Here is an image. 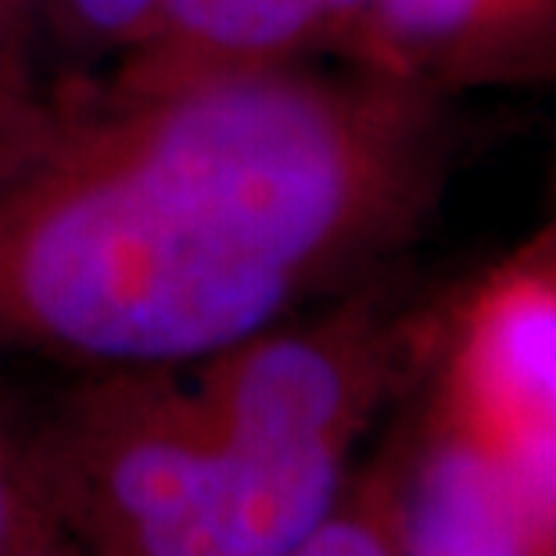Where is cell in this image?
<instances>
[{"mask_svg": "<svg viewBox=\"0 0 556 556\" xmlns=\"http://www.w3.org/2000/svg\"><path fill=\"white\" fill-rule=\"evenodd\" d=\"M402 109L173 58L0 140V356L176 370L283 324L406 191Z\"/></svg>", "mask_w": 556, "mask_h": 556, "instance_id": "cell-1", "label": "cell"}, {"mask_svg": "<svg viewBox=\"0 0 556 556\" xmlns=\"http://www.w3.org/2000/svg\"><path fill=\"white\" fill-rule=\"evenodd\" d=\"M374 363L338 327H274L176 370L83 374L33 424L68 556H288L345 495Z\"/></svg>", "mask_w": 556, "mask_h": 556, "instance_id": "cell-2", "label": "cell"}, {"mask_svg": "<svg viewBox=\"0 0 556 556\" xmlns=\"http://www.w3.org/2000/svg\"><path fill=\"white\" fill-rule=\"evenodd\" d=\"M406 556H531L503 467L484 438H448L402 492Z\"/></svg>", "mask_w": 556, "mask_h": 556, "instance_id": "cell-3", "label": "cell"}, {"mask_svg": "<svg viewBox=\"0 0 556 556\" xmlns=\"http://www.w3.org/2000/svg\"><path fill=\"white\" fill-rule=\"evenodd\" d=\"M475 392L484 420L556 428V294L517 288L492 302L475 341Z\"/></svg>", "mask_w": 556, "mask_h": 556, "instance_id": "cell-4", "label": "cell"}, {"mask_svg": "<svg viewBox=\"0 0 556 556\" xmlns=\"http://www.w3.org/2000/svg\"><path fill=\"white\" fill-rule=\"evenodd\" d=\"M62 549L47 506L33 424L0 402V556H43Z\"/></svg>", "mask_w": 556, "mask_h": 556, "instance_id": "cell-5", "label": "cell"}, {"mask_svg": "<svg viewBox=\"0 0 556 556\" xmlns=\"http://www.w3.org/2000/svg\"><path fill=\"white\" fill-rule=\"evenodd\" d=\"M288 556H406L402 553V492L370 481L345 492L309 539Z\"/></svg>", "mask_w": 556, "mask_h": 556, "instance_id": "cell-6", "label": "cell"}, {"mask_svg": "<svg viewBox=\"0 0 556 556\" xmlns=\"http://www.w3.org/2000/svg\"><path fill=\"white\" fill-rule=\"evenodd\" d=\"M76 18L101 37H144L159 33L162 0H68Z\"/></svg>", "mask_w": 556, "mask_h": 556, "instance_id": "cell-7", "label": "cell"}, {"mask_svg": "<svg viewBox=\"0 0 556 556\" xmlns=\"http://www.w3.org/2000/svg\"><path fill=\"white\" fill-rule=\"evenodd\" d=\"M319 11H324L327 26H334V22H349V18H359L366 11L374 8V0H316Z\"/></svg>", "mask_w": 556, "mask_h": 556, "instance_id": "cell-8", "label": "cell"}, {"mask_svg": "<svg viewBox=\"0 0 556 556\" xmlns=\"http://www.w3.org/2000/svg\"><path fill=\"white\" fill-rule=\"evenodd\" d=\"M503 8V26H514V22H520V11L528 8V0H500Z\"/></svg>", "mask_w": 556, "mask_h": 556, "instance_id": "cell-9", "label": "cell"}, {"mask_svg": "<svg viewBox=\"0 0 556 556\" xmlns=\"http://www.w3.org/2000/svg\"><path fill=\"white\" fill-rule=\"evenodd\" d=\"M43 556H68L65 549H58V553H43Z\"/></svg>", "mask_w": 556, "mask_h": 556, "instance_id": "cell-10", "label": "cell"}]
</instances>
